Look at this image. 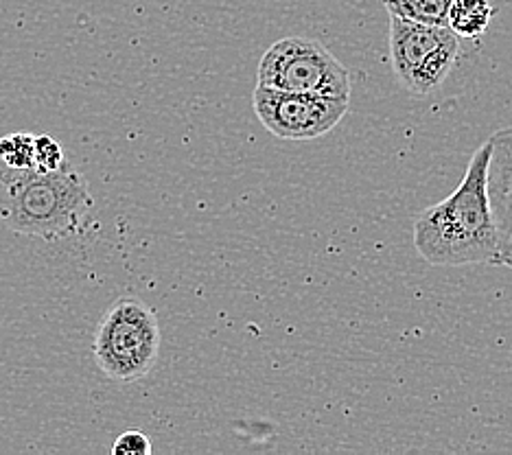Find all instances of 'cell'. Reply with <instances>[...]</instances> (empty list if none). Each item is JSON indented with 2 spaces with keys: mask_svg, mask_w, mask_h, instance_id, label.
Wrapping results in <instances>:
<instances>
[{
  "mask_svg": "<svg viewBox=\"0 0 512 455\" xmlns=\"http://www.w3.org/2000/svg\"><path fill=\"white\" fill-rule=\"evenodd\" d=\"M92 210L90 186L84 175L66 165L36 173L0 193V219L18 235L57 241L84 228Z\"/></svg>",
  "mask_w": 512,
  "mask_h": 455,
  "instance_id": "obj_2",
  "label": "cell"
},
{
  "mask_svg": "<svg viewBox=\"0 0 512 455\" xmlns=\"http://www.w3.org/2000/svg\"><path fill=\"white\" fill-rule=\"evenodd\" d=\"M252 103L267 132L285 140H313L329 134L342 123L351 99L256 84Z\"/></svg>",
  "mask_w": 512,
  "mask_h": 455,
  "instance_id": "obj_6",
  "label": "cell"
},
{
  "mask_svg": "<svg viewBox=\"0 0 512 455\" xmlns=\"http://www.w3.org/2000/svg\"><path fill=\"white\" fill-rule=\"evenodd\" d=\"M256 84L351 99L353 81L348 68L318 40L289 35L274 42L259 62Z\"/></svg>",
  "mask_w": 512,
  "mask_h": 455,
  "instance_id": "obj_4",
  "label": "cell"
},
{
  "mask_svg": "<svg viewBox=\"0 0 512 455\" xmlns=\"http://www.w3.org/2000/svg\"><path fill=\"white\" fill-rule=\"evenodd\" d=\"M458 53L460 38L449 27L418 25L390 16L392 66L403 88L412 95H432L445 84Z\"/></svg>",
  "mask_w": 512,
  "mask_h": 455,
  "instance_id": "obj_5",
  "label": "cell"
},
{
  "mask_svg": "<svg viewBox=\"0 0 512 455\" xmlns=\"http://www.w3.org/2000/svg\"><path fill=\"white\" fill-rule=\"evenodd\" d=\"M491 147V138L477 147L456 191L414 219V245L429 265L495 263L497 230L488 197Z\"/></svg>",
  "mask_w": 512,
  "mask_h": 455,
  "instance_id": "obj_1",
  "label": "cell"
},
{
  "mask_svg": "<svg viewBox=\"0 0 512 455\" xmlns=\"http://www.w3.org/2000/svg\"><path fill=\"white\" fill-rule=\"evenodd\" d=\"M64 151L53 136H36V167L38 173H51L66 167Z\"/></svg>",
  "mask_w": 512,
  "mask_h": 455,
  "instance_id": "obj_11",
  "label": "cell"
},
{
  "mask_svg": "<svg viewBox=\"0 0 512 455\" xmlns=\"http://www.w3.org/2000/svg\"><path fill=\"white\" fill-rule=\"evenodd\" d=\"M162 333L158 315L138 298H119L103 315L95 335V359L106 377L134 383L154 370Z\"/></svg>",
  "mask_w": 512,
  "mask_h": 455,
  "instance_id": "obj_3",
  "label": "cell"
},
{
  "mask_svg": "<svg viewBox=\"0 0 512 455\" xmlns=\"http://www.w3.org/2000/svg\"><path fill=\"white\" fill-rule=\"evenodd\" d=\"M36 173V136L9 134L0 138V184H18Z\"/></svg>",
  "mask_w": 512,
  "mask_h": 455,
  "instance_id": "obj_8",
  "label": "cell"
},
{
  "mask_svg": "<svg viewBox=\"0 0 512 455\" xmlns=\"http://www.w3.org/2000/svg\"><path fill=\"white\" fill-rule=\"evenodd\" d=\"M488 197L497 230L495 265L512 267V127L491 136Z\"/></svg>",
  "mask_w": 512,
  "mask_h": 455,
  "instance_id": "obj_7",
  "label": "cell"
},
{
  "mask_svg": "<svg viewBox=\"0 0 512 455\" xmlns=\"http://www.w3.org/2000/svg\"><path fill=\"white\" fill-rule=\"evenodd\" d=\"M453 0H386L390 16H397L418 25L447 27L449 7Z\"/></svg>",
  "mask_w": 512,
  "mask_h": 455,
  "instance_id": "obj_10",
  "label": "cell"
},
{
  "mask_svg": "<svg viewBox=\"0 0 512 455\" xmlns=\"http://www.w3.org/2000/svg\"><path fill=\"white\" fill-rule=\"evenodd\" d=\"M114 455H151V442L143 431H125L112 445Z\"/></svg>",
  "mask_w": 512,
  "mask_h": 455,
  "instance_id": "obj_12",
  "label": "cell"
},
{
  "mask_svg": "<svg viewBox=\"0 0 512 455\" xmlns=\"http://www.w3.org/2000/svg\"><path fill=\"white\" fill-rule=\"evenodd\" d=\"M493 14L495 11L488 0H453L447 16V27L458 38L473 40L488 29Z\"/></svg>",
  "mask_w": 512,
  "mask_h": 455,
  "instance_id": "obj_9",
  "label": "cell"
}]
</instances>
